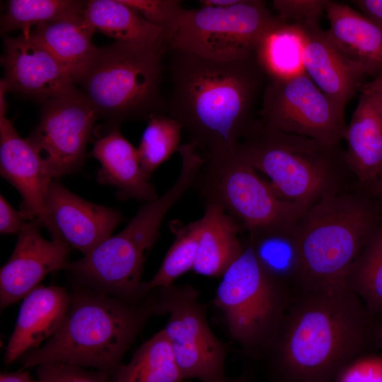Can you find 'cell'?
Returning a JSON list of instances; mask_svg holds the SVG:
<instances>
[{"label": "cell", "mask_w": 382, "mask_h": 382, "mask_svg": "<svg viewBox=\"0 0 382 382\" xmlns=\"http://www.w3.org/2000/svg\"><path fill=\"white\" fill-rule=\"evenodd\" d=\"M91 155L100 163L98 182L115 187L120 199L147 202L158 197L141 168L137 149L122 134L120 127L108 130L98 139Z\"/></svg>", "instance_id": "44dd1931"}, {"label": "cell", "mask_w": 382, "mask_h": 382, "mask_svg": "<svg viewBox=\"0 0 382 382\" xmlns=\"http://www.w3.org/2000/svg\"><path fill=\"white\" fill-rule=\"evenodd\" d=\"M8 91L6 83L1 79L0 81V117L5 116L6 110V103L5 100V93Z\"/></svg>", "instance_id": "b9f144b4"}, {"label": "cell", "mask_w": 382, "mask_h": 382, "mask_svg": "<svg viewBox=\"0 0 382 382\" xmlns=\"http://www.w3.org/2000/svg\"><path fill=\"white\" fill-rule=\"evenodd\" d=\"M40 382H109L110 376L101 371H87L84 367L50 362L37 366Z\"/></svg>", "instance_id": "d6a6232c"}, {"label": "cell", "mask_w": 382, "mask_h": 382, "mask_svg": "<svg viewBox=\"0 0 382 382\" xmlns=\"http://www.w3.org/2000/svg\"><path fill=\"white\" fill-rule=\"evenodd\" d=\"M357 10L382 27V0L352 1Z\"/></svg>", "instance_id": "d590c367"}, {"label": "cell", "mask_w": 382, "mask_h": 382, "mask_svg": "<svg viewBox=\"0 0 382 382\" xmlns=\"http://www.w3.org/2000/svg\"><path fill=\"white\" fill-rule=\"evenodd\" d=\"M292 301L291 295L263 271L248 243L222 275L214 304L242 352L261 361Z\"/></svg>", "instance_id": "ba28073f"}, {"label": "cell", "mask_w": 382, "mask_h": 382, "mask_svg": "<svg viewBox=\"0 0 382 382\" xmlns=\"http://www.w3.org/2000/svg\"><path fill=\"white\" fill-rule=\"evenodd\" d=\"M241 0H201V7L226 8L237 4Z\"/></svg>", "instance_id": "ab89813d"}, {"label": "cell", "mask_w": 382, "mask_h": 382, "mask_svg": "<svg viewBox=\"0 0 382 382\" xmlns=\"http://www.w3.org/2000/svg\"><path fill=\"white\" fill-rule=\"evenodd\" d=\"M94 28L79 14L35 28L30 35L49 50L79 83L90 66L98 50L92 41Z\"/></svg>", "instance_id": "603a6c76"}, {"label": "cell", "mask_w": 382, "mask_h": 382, "mask_svg": "<svg viewBox=\"0 0 382 382\" xmlns=\"http://www.w3.org/2000/svg\"><path fill=\"white\" fill-rule=\"evenodd\" d=\"M86 1L76 0H11L1 19V33L21 30L30 36L40 25L82 13Z\"/></svg>", "instance_id": "83f0119b"}, {"label": "cell", "mask_w": 382, "mask_h": 382, "mask_svg": "<svg viewBox=\"0 0 382 382\" xmlns=\"http://www.w3.org/2000/svg\"><path fill=\"white\" fill-rule=\"evenodd\" d=\"M47 208L57 238L84 255L110 237L123 219L118 210L79 197L57 178L50 184Z\"/></svg>", "instance_id": "ac0fdd59"}, {"label": "cell", "mask_w": 382, "mask_h": 382, "mask_svg": "<svg viewBox=\"0 0 382 382\" xmlns=\"http://www.w3.org/2000/svg\"><path fill=\"white\" fill-rule=\"evenodd\" d=\"M0 382H40L30 378L27 371L4 372L0 375Z\"/></svg>", "instance_id": "f35d334b"}, {"label": "cell", "mask_w": 382, "mask_h": 382, "mask_svg": "<svg viewBox=\"0 0 382 382\" xmlns=\"http://www.w3.org/2000/svg\"><path fill=\"white\" fill-rule=\"evenodd\" d=\"M200 168L195 159H183L177 180L162 196L145 202L119 233L69 262L66 270L76 283L129 303L143 302L148 296L143 294L141 282L147 255L166 214L193 185Z\"/></svg>", "instance_id": "5b68a950"}, {"label": "cell", "mask_w": 382, "mask_h": 382, "mask_svg": "<svg viewBox=\"0 0 382 382\" xmlns=\"http://www.w3.org/2000/svg\"><path fill=\"white\" fill-rule=\"evenodd\" d=\"M258 115L259 120L270 127L330 145H339L347 127L345 113L303 69L269 80Z\"/></svg>", "instance_id": "7c38bea8"}, {"label": "cell", "mask_w": 382, "mask_h": 382, "mask_svg": "<svg viewBox=\"0 0 382 382\" xmlns=\"http://www.w3.org/2000/svg\"><path fill=\"white\" fill-rule=\"evenodd\" d=\"M183 129L178 121L166 114L152 115L147 120L137 149L141 168L149 178L178 151Z\"/></svg>", "instance_id": "f546056e"}, {"label": "cell", "mask_w": 382, "mask_h": 382, "mask_svg": "<svg viewBox=\"0 0 382 382\" xmlns=\"http://www.w3.org/2000/svg\"><path fill=\"white\" fill-rule=\"evenodd\" d=\"M235 150L269 177L279 196L308 209L324 195L336 192V173L348 167L339 145L282 132L259 119Z\"/></svg>", "instance_id": "52a82bcc"}, {"label": "cell", "mask_w": 382, "mask_h": 382, "mask_svg": "<svg viewBox=\"0 0 382 382\" xmlns=\"http://www.w3.org/2000/svg\"><path fill=\"white\" fill-rule=\"evenodd\" d=\"M204 204L192 270L206 277H221L244 250L238 237L241 226L220 205Z\"/></svg>", "instance_id": "cb8c5ba5"}, {"label": "cell", "mask_w": 382, "mask_h": 382, "mask_svg": "<svg viewBox=\"0 0 382 382\" xmlns=\"http://www.w3.org/2000/svg\"><path fill=\"white\" fill-rule=\"evenodd\" d=\"M155 290L157 315H168L162 330L183 378L226 382L228 345L212 330L198 291L190 285L175 284Z\"/></svg>", "instance_id": "8fae6325"}, {"label": "cell", "mask_w": 382, "mask_h": 382, "mask_svg": "<svg viewBox=\"0 0 382 382\" xmlns=\"http://www.w3.org/2000/svg\"><path fill=\"white\" fill-rule=\"evenodd\" d=\"M376 221L373 208L355 196L330 193L311 205L290 236L302 292L346 284Z\"/></svg>", "instance_id": "277c9868"}, {"label": "cell", "mask_w": 382, "mask_h": 382, "mask_svg": "<svg viewBox=\"0 0 382 382\" xmlns=\"http://www.w3.org/2000/svg\"><path fill=\"white\" fill-rule=\"evenodd\" d=\"M329 37L341 52L360 66L366 76L382 72V27L347 4L327 0Z\"/></svg>", "instance_id": "ffe728a7"}, {"label": "cell", "mask_w": 382, "mask_h": 382, "mask_svg": "<svg viewBox=\"0 0 382 382\" xmlns=\"http://www.w3.org/2000/svg\"><path fill=\"white\" fill-rule=\"evenodd\" d=\"M144 19L161 28L165 33L166 44L173 32L181 11L179 0H122Z\"/></svg>", "instance_id": "1f68e13d"}, {"label": "cell", "mask_w": 382, "mask_h": 382, "mask_svg": "<svg viewBox=\"0 0 382 382\" xmlns=\"http://www.w3.org/2000/svg\"><path fill=\"white\" fill-rule=\"evenodd\" d=\"M84 17L96 31L117 42L167 49L164 31L122 0L86 1Z\"/></svg>", "instance_id": "d4e9b609"}, {"label": "cell", "mask_w": 382, "mask_h": 382, "mask_svg": "<svg viewBox=\"0 0 382 382\" xmlns=\"http://www.w3.org/2000/svg\"><path fill=\"white\" fill-rule=\"evenodd\" d=\"M70 297L61 326L43 347L23 354V369L63 362L112 376L149 318L157 315L156 291L138 304L81 286Z\"/></svg>", "instance_id": "3957f363"}, {"label": "cell", "mask_w": 382, "mask_h": 382, "mask_svg": "<svg viewBox=\"0 0 382 382\" xmlns=\"http://www.w3.org/2000/svg\"><path fill=\"white\" fill-rule=\"evenodd\" d=\"M4 46L2 79L8 91L42 103L77 88L59 61L31 35H4Z\"/></svg>", "instance_id": "2e32d148"}, {"label": "cell", "mask_w": 382, "mask_h": 382, "mask_svg": "<svg viewBox=\"0 0 382 382\" xmlns=\"http://www.w3.org/2000/svg\"><path fill=\"white\" fill-rule=\"evenodd\" d=\"M0 173L21 194L20 213L27 221H36L52 238H58L47 208L52 178L31 141L21 137L11 122L0 117Z\"/></svg>", "instance_id": "5bb4252c"}, {"label": "cell", "mask_w": 382, "mask_h": 382, "mask_svg": "<svg viewBox=\"0 0 382 382\" xmlns=\"http://www.w3.org/2000/svg\"><path fill=\"white\" fill-rule=\"evenodd\" d=\"M112 382H183L170 345L161 330L143 343L128 364H122Z\"/></svg>", "instance_id": "484cf974"}, {"label": "cell", "mask_w": 382, "mask_h": 382, "mask_svg": "<svg viewBox=\"0 0 382 382\" xmlns=\"http://www.w3.org/2000/svg\"><path fill=\"white\" fill-rule=\"evenodd\" d=\"M170 228L175 236L173 243L155 275L143 282L142 291L147 296L151 291L166 288L181 275L193 270L201 232L200 219L189 224L172 221Z\"/></svg>", "instance_id": "4316f807"}, {"label": "cell", "mask_w": 382, "mask_h": 382, "mask_svg": "<svg viewBox=\"0 0 382 382\" xmlns=\"http://www.w3.org/2000/svg\"><path fill=\"white\" fill-rule=\"evenodd\" d=\"M36 221H26L14 250L0 270V306L3 309L23 299L49 273L66 269L70 246L64 241H48Z\"/></svg>", "instance_id": "9a60e30c"}, {"label": "cell", "mask_w": 382, "mask_h": 382, "mask_svg": "<svg viewBox=\"0 0 382 382\" xmlns=\"http://www.w3.org/2000/svg\"><path fill=\"white\" fill-rule=\"evenodd\" d=\"M193 185L204 203L220 205L248 231L290 237L308 210L279 196L235 149L206 155Z\"/></svg>", "instance_id": "9c48e42d"}, {"label": "cell", "mask_w": 382, "mask_h": 382, "mask_svg": "<svg viewBox=\"0 0 382 382\" xmlns=\"http://www.w3.org/2000/svg\"><path fill=\"white\" fill-rule=\"evenodd\" d=\"M301 42L294 27L283 23L262 40L256 57L269 79L284 76L303 69Z\"/></svg>", "instance_id": "4dcf8cb0"}, {"label": "cell", "mask_w": 382, "mask_h": 382, "mask_svg": "<svg viewBox=\"0 0 382 382\" xmlns=\"http://www.w3.org/2000/svg\"><path fill=\"white\" fill-rule=\"evenodd\" d=\"M166 52V47L117 41L98 47L78 83L79 90L110 129L126 120H147L152 115L165 114L162 85Z\"/></svg>", "instance_id": "8992f818"}, {"label": "cell", "mask_w": 382, "mask_h": 382, "mask_svg": "<svg viewBox=\"0 0 382 382\" xmlns=\"http://www.w3.org/2000/svg\"><path fill=\"white\" fill-rule=\"evenodd\" d=\"M345 283L373 316H382V228L371 236Z\"/></svg>", "instance_id": "f1b7e54d"}, {"label": "cell", "mask_w": 382, "mask_h": 382, "mask_svg": "<svg viewBox=\"0 0 382 382\" xmlns=\"http://www.w3.org/2000/svg\"><path fill=\"white\" fill-rule=\"evenodd\" d=\"M226 382H255V379L253 372L245 369L238 376L229 378Z\"/></svg>", "instance_id": "60d3db41"}, {"label": "cell", "mask_w": 382, "mask_h": 382, "mask_svg": "<svg viewBox=\"0 0 382 382\" xmlns=\"http://www.w3.org/2000/svg\"><path fill=\"white\" fill-rule=\"evenodd\" d=\"M42 104L40 122L28 139L54 179L81 167L98 115L78 88Z\"/></svg>", "instance_id": "4fadbf2b"}, {"label": "cell", "mask_w": 382, "mask_h": 382, "mask_svg": "<svg viewBox=\"0 0 382 382\" xmlns=\"http://www.w3.org/2000/svg\"><path fill=\"white\" fill-rule=\"evenodd\" d=\"M27 221L2 196L0 197V232L18 233Z\"/></svg>", "instance_id": "e575fe53"}, {"label": "cell", "mask_w": 382, "mask_h": 382, "mask_svg": "<svg viewBox=\"0 0 382 382\" xmlns=\"http://www.w3.org/2000/svg\"><path fill=\"white\" fill-rule=\"evenodd\" d=\"M166 113L207 154L233 151L256 120L269 77L256 54L217 62L170 48Z\"/></svg>", "instance_id": "6da1fadb"}, {"label": "cell", "mask_w": 382, "mask_h": 382, "mask_svg": "<svg viewBox=\"0 0 382 382\" xmlns=\"http://www.w3.org/2000/svg\"><path fill=\"white\" fill-rule=\"evenodd\" d=\"M371 185L374 193L382 201V171Z\"/></svg>", "instance_id": "7bdbcfd3"}, {"label": "cell", "mask_w": 382, "mask_h": 382, "mask_svg": "<svg viewBox=\"0 0 382 382\" xmlns=\"http://www.w3.org/2000/svg\"><path fill=\"white\" fill-rule=\"evenodd\" d=\"M289 25L300 39L304 71L345 113L347 103L364 84V70L341 53L318 23Z\"/></svg>", "instance_id": "e0dca14e"}, {"label": "cell", "mask_w": 382, "mask_h": 382, "mask_svg": "<svg viewBox=\"0 0 382 382\" xmlns=\"http://www.w3.org/2000/svg\"><path fill=\"white\" fill-rule=\"evenodd\" d=\"M347 125L345 151L348 167L361 184H372L382 171V112L374 97L361 90Z\"/></svg>", "instance_id": "7402d4cb"}, {"label": "cell", "mask_w": 382, "mask_h": 382, "mask_svg": "<svg viewBox=\"0 0 382 382\" xmlns=\"http://www.w3.org/2000/svg\"><path fill=\"white\" fill-rule=\"evenodd\" d=\"M369 369L352 362L345 367L335 377L337 382H366ZM382 382V379L376 381Z\"/></svg>", "instance_id": "8d00e7d4"}, {"label": "cell", "mask_w": 382, "mask_h": 382, "mask_svg": "<svg viewBox=\"0 0 382 382\" xmlns=\"http://www.w3.org/2000/svg\"><path fill=\"white\" fill-rule=\"evenodd\" d=\"M361 90L370 93L374 97L382 112V72L370 82L364 83Z\"/></svg>", "instance_id": "74e56055"}, {"label": "cell", "mask_w": 382, "mask_h": 382, "mask_svg": "<svg viewBox=\"0 0 382 382\" xmlns=\"http://www.w3.org/2000/svg\"><path fill=\"white\" fill-rule=\"evenodd\" d=\"M282 22L262 0H241L230 7L183 8L166 42L204 58L228 62L255 55L264 37Z\"/></svg>", "instance_id": "30bf717a"}, {"label": "cell", "mask_w": 382, "mask_h": 382, "mask_svg": "<svg viewBox=\"0 0 382 382\" xmlns=\"http://www.w3.org/2000/svg\"><path fill=\"white\" fill-rule=\"evenodd\" d=\"M374 316L346 284L295 297L261 361L271 382H331L367 350Z\"/></svg>", "instance_id": "7a4b0ae2"}, {"label": "cell", "mask_w": 382, "mask_h": 382, "mask_svg": "<svg viewBox=\"0 0 382 382\" xmlns=\"http://www.w3.org/2000/svg\"><path fill=\"white\" fill-rule=\"evenodd\" d=\"M327 0H274L275 15L286 24L318 23Z\"/></svg>", "instance_id": "836d02e7"}, {"label": "cell", "mask_w": 382, "mask_h": 382, "mask_svg": "<svg viewBox=\"0 0 382 382\" xmlns=\"http://www.w3.org/2000/svg\"><path fill=\"white\" fill-rule=\"evenodd\" d=\"M70 299L66 289L42 285L23 299L6 348V364H12L30 349L37 348L55 334L67 313Z\"/></svg>", "instance_id": "d6986e66"}]
</instances>
